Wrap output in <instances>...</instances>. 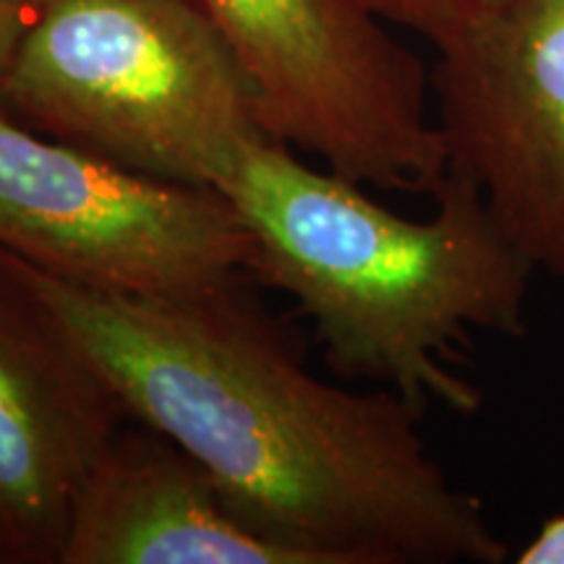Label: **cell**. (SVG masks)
Listing matches in <instances>:
<instances>
[{
  "mask_svg": "<svg viewBox=\"0 0 564 564\" xmlns=\"http://www.w3.org/2000/svg\"><path fill=\"white\" fill-rule=\"evenodd\" d=\"M102 371L131 421L186 449L301 564H502L484 502L449 478L398 392L324 382L246 282L102 293L0 249Z\"/></svg>",
  "mask_w": 564,
  "mask_h": 564,
  "instance_id": "6da1fadb",
  "label": "cell"
},
{
  "mask_svg": "<svg viewBox=\"0 0 564 564\" xmlns=\"http://www.w3.org/2000/svg\"><path fill=\"white\" fill-rule=\"evenodd\" d=\"M217 188L251 236V278L299 303L337 377L421 411H481V387L453 366L457 350L474 333H525L535 270L474 183L447 171L434 215L411 220L262 137Z\"/></svg>",
  "mask_w": 564,
  "mask_h": 564,
  "instance_id": "7a4b0ae2",
  "label": "cell"
},
{
  "mask_svg": "<svg viewBox=\"0 0 564 564\" xmlns=\"http://www.w3.org/2000/svg\"><path fill=\"white\" fill-rule=\"evenodd\" d=\"M0 110L129 171L215 188L267 137L257 89L202 0H40Z\"/></svg>",
  "mask_w": 564,
  "mask_h": 564,
  "instance_id": "3957f363",
  "label": "cell"
},
{
  "mask_svg": "<svg viewBox=\"0 0 564 564\" xmlns=\"http://www.w3.org/2000/svg\"><path fill=\"white\" fill-rule=\"evenodd\" d=\"M257 89L267 137L361 186L432 194L447 147L423 61L361 0H202Z\"/></svg>",
  "mask_w": 564,
  "mask_h": 564,
  "instance_id": "277c9868",
  "label": "cell"
},
{
  "mask_svg": "<svg viewBox=\"0 0 564 564\" xmlns=\"http://www.w3.org/2000/svg\"><path fill=\"white\" fill-rule=\"evenodd\" d=\"M0 249L102 293L196 295L251 278L253 243L215 186L154 178L0 110Z\"/></svg>",
  "mask_w": 564,
  "mask_h": 564,
  "instance_id": "5b68a950",
  "label": "cell"
},
{
  "mask_svg": "<svg viewBox=\"0 0 564 564\" xmlns=\"http://www.w3.org/2000/svg\"><path fill=\"white\" fill-rule=\"evenodd\" d=\"M432 45L447 171L535 272L564 282V0H505Z\"/></svg>",
  "mask_w": 564,
  "mask_h": 564,
  "instance_id": "8992f818",
  "label": "cell"
},
{
  "mask_svg": "<svg viewBox=\"0 0 564 564\" xmlns=\"http://www.w3.org/2000/svg\"><path fill=\"white\" fill-rule=\"evenodd\" d=\"M121 398L0 259V564H61L70 507Z\"/></svg>",
  "mask_w": 564,
  "mask_h": 564,
  "instance_id": "52a82bcc",
  "label": "cell"
},
{
  "mask_svg": "<svg viewBox=\"0 0 564 564\" xmlns=\"http://www.w3.org/2000/svg\"><path fill=\"white\" fill-rule=\"evenodd\" d=\"M61 564H301L251 528L165 434L133 421L112 436L70 507Z\"/></svg>",
  "mask_w": 564,
  "mask_h": 564,
  "instance_id": "ba28073f",
  "label": "cell"
},
{
  "mask_svg": "<svg viewBox=\"0 0 564 564\" xmlns=\"http://www.w3.org/2000/svg\"><path fill=\"white\" fill-rule=\"evenodd\" d=\"M361 3L387 24L403 26L408 32L421 34L423 40L436 42L502 6L505 0H361Z\"/></svg>",
  "mask_w": 564,
  "mask_h": 564,
  "instance_id": "9c48e42d",
  "label": "cell"
},
{
  "mask_svg": "<svg viewBox=\"0 0 564 564\" xmlns=\"http://www.w3.org/2000/svg\"><path fill=\"white\" fill-rule=\"evenodd\" d=\"M518 564H564V512L552 514L514 554Z\"/></svg>",
  "mask_w": 564,
  "mask_h": 564,
  "instance_id": "30bf717a",
  "label": "cell"
},
{
  "mask_svg": "<svg viewBox=\"0 0 564 564\" xmlns=\"http://www.w3.org/2000/svg\"><path fill=\"white\" fill-rule=\"evenodd\" d=\"M32 9L21 0H0V79L13 58L21 34L30 24Z\"/></svg>",
  "mask_w": 564,
  "mask_h": 564,
  "instance_id": "8fae6325",
  "label": "cell"
},
{
  "mask_svg": "<svg viewBox=\"0 0 564 564\" xmlns=\"http://www.w3.org/2000/svg\"><path fill=\"white\" fill-rule=\"evenodd\" d=\"M21 3H26V6H30V9H34V6H37L40 0H21Z\"/></svg>",
  "mask_w": 564,
  "mask_h": 564,
  "instance_id": "7c38bea8",
  "label": "cell"
}]
</instances>
